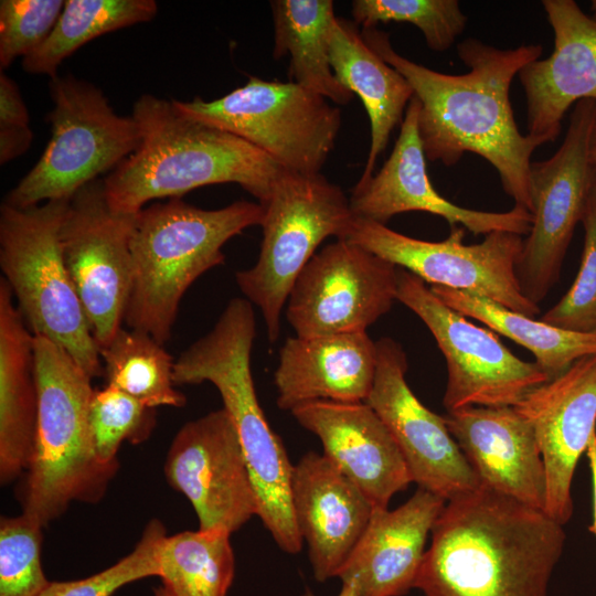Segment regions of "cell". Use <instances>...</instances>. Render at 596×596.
<instances>
[{"label":"cell","instance_id":"1","mask_svg":"<svg viewBox=\"0 0 596 596\" xmlns=\"http://www.w3.org/2000/svg\"><path fill=\"white\" fill-rule=\"evenodd\" d=\"M368 45L411 84L419 103L418 132L426 159L446 167L466 152L487 160L498 172L515 205L532 213L531 156L546 143L522 135L515 124L510 87L515 75L540 58L542 46L500 49L478 39L458 43L457 54L469 67L465 74H444L398 54L387 33L361 31Z\"/></svg>","mask_w":596,"mask_h":596},{"label":"cell","instance_id":"2","mask_svg":"<svg viewBox=\"0 0 596 596\" xmlns=\"http://www.w3.org/2000/svg\"><path fill=\"white\" fill-rule=\"evenodd\" d=\"M430 533L425 596H546L566 540L543 510L482 486L447 501Z\"/></svg>","mask_w":596,"mask_h":596},{"label":"cell","instance_id":"3","mask_svg":"<svg viewBox=\"0 0 596 596\" xmlns=\"http://www.w3.org/2000/svg\"><path fill=\"white\" fill-rule=\"evenodd\" d=\"M141 141L104 179L111 209L136 214L155 199L210 184L237 183L264 204L284 169L240 137L193 119L150 94L134 105Z\"/></svg>","mask_w":596,"mask_h":596},{"label":"cell","instance_id":"4","mask_svg":"<svg viewBox=\"0 0 596 596\" xmlns=\"http://www.w3.org/2000/svg\"><path fill=\"white\" fill-rule=\"evenodd\" d=\"M256 336L253 305L228 301L210 332L174 361V385L212 383L221 394L238 435L257 499V517L276 544L297 554L302 539L291 505L290 462L281 438L272 429L258 403L251 370Z\"/></svg>","mask_w":596,"mask_h":596},{"label":"cell","instance_id":"5","mask_svg":"<svg viewBox=\"0 0 596 596\" xmlns=\"http://www.w3.org/2000/svg\"><path fill=\"white\" fill-rule=\"evenodd\" d=\"M259 203L236 201L204 210L171 198L136 214L130 237L132 284L124 322L164 344L180 301L205 272L224 264L222 247L244 230L260 225Z\"/></svg>","mask_w":596,"mask_h":596},{"label":"cell","instance_id":"6","mask_svg":"<svg viewBox=\"0 0 596 596\" xmlns=\"http://www.w3.org/2000/svg\"><path fill=\"white\" fill-rule=\"evenodd\" d=\"M38 422L23 513L43 526L73 501L98 502L118 469L102 462L89 425L92 377L58 344L34 336Z\"/></svg>","mask_w":596,"mask_h":596},{"label":"cell","instance_id":"7","mask_svg":"<svg viewBox=\"0 0 596 596\" xmlns=\"http://www.w3.org/2000/svg\"><path fill=\"white\" fill-rule=\"evenodd\" d=\"M70 200L0 209V267L34 336L62 347L92 377L104 375L98 347L65 266L61 225Z\"/></svg>","mask_w":596,"mask_h":596},{"label":"cell","instance_id":"8","mask_svg":"<svg viewBox=\"0 0 596 596\" xmlns=\"http://www.w3.org/2000/svg\"><path fill=\"white\" fill-rule=\"evenodd\" d=\"M263 240L254 266L235 274L246 299L260 310L270 342L291 288L317 247L329 236L344 240L353 222L349 198L321 173L284 170L260 204Z\"/></svg>","mask_w":596,"mask_h":596},{"label":"cell","instance_id":"9","mask_svg":"<svg viewBox=\"0 0 596 596\" xmlns=\"http://www.w3.org/2000/svg\"><path fill=\"white\" fill-rule=\"evenodd\" d=\"M50 93L51 138L34 167L8 193L4 203L14 207L71 200L99 174L117 168L141 141L135 118L117 115L95 85L57 75Z\"/></svg>","mask_w":596,"mask_h":596},{"label":"cell","instance_id":"10","mask_svg":"<svg viewBox=\"0 0 596 596\" xmlns=\"http://www.w3.org/2000/svg\"><path fill=\"white\" fill-rule=\"evenodd\" d=\"M172 103L182 114L240 137L296 173H320L342 125L338 107L290 81L249 76L221 98Z\"/></svg>","mask_w":596,"mask_h":596},{"label":"cell","instance_id":"11","mask_svg":"<svg viewBox=\"0 0 596 596\" xmlns=\"http://www.w3.org/2000/svg\"><path fill=\"white\" fill-rule=\"evenodd\" d=\"M396 300L421 318L446 360L443 404L447 412L466 406H514L532 389L551 380L536 362L512 354L492 330L470 322L419 277L402 268L397 272Z\"/></svg>","mask_w":596,"mask_h":596},{"label":"cell","instance_id":"12","mask_svg":"<svg viewBox=\"0 0 596 596\" xmlns=\"http://www.w3.org/2000/svg\"><path fill=\"white\" fill-rule=\"evenodd\" d=\"M464 228L451 227L440 242L409 237L385 224L354 217L345 240L405 269L430 286L467 291L534 318L540 312L520 286L517 264L521 235L496 231L482 242L464 244Z\"/></svg>","mask_w":596,"mask_h":596},{"label":"cell","instance_id":"13","mask_svg":"<svg viewBox=\"0 0 596 596\" xmlns=\"http://www.w3.org/2000/svg\"><path fill=\"white\" fill-rule=\"evenodd\" d=\"M595 119V100L576 103L557 151L546 160L531 162L533 223L523 238L517 274L524 296L536 305L560 278L567 247L596 180L589 160Z\"/></svg>","mask_w":596,"mask_h":596},{"label":"cell","instance_id":"14","mask_svg":"<svg viewBox=\"0 0 596 596\" xmlns=\"http://www.w3.org/2000/svg\"><path fill=\"white\" fill-rule=\"evenodd\" d=\"M136 214L111 209L104 180L97 179L72 196L61 225L63 259L98 349L110 342L125 319Z\"/></svg>","mask_w":596,"mask_h":596},{"label":"cell","instance_id":"15","mask_svg":"<svg viewBox=\"0 0 596 596\" xmlns=\"http://www.w3.org/2000/svg\"><path fill=\"white\" fill-rule=\"evenodd\" d=\"M397 272L364 247L336 240L298 275L286 319L299 338L366 332L396 300Z\"/></svg>","mask_w":596,"mask_h":596},{"label":"cell","instance_id":"16","mask_svg":"<svg viewBox=\"0 0 596 596\" xmlns=\"http://www.w3.org/2000/svg\"><path fill=\"white\" fill-rule=\"evenodd\" d=\"M373 385L364 401L396 441L412 482L446 501L481 487L444 416L428 409L406 382L407 358L391 338L376 341Z\"/></svg>","mask_w":596,"mask_h":596},{"label":"cell","instance_id":"17","mask_svg":"<svg viewBox=\"0 0 596 596\" xmlns=\"http://www.w3.org/2000/svg\"><path fill=\"white\" fill-rule=\"evenodd\" d=\"M172 488L193 505L199 530L237 531L257 515V499L235 426L224 408L185 423L164 464Z\"/></svg>","mask_w":596,"mask_h":596},{"label":"cell","instance_id":"18","mask_svg":"<svg viewBox=\"0 0 596 596\" xmlns=\"http://www.w3.org/2000/svg\"><path fill=\"white\" fill-rule=\"evenodd\" d=\"M419 103L411 99L394 148L376 174L358 181L349 198L354 217L385 224L396 214L421 211L445 219L451 227L462 225L475 235L505 231L528 235L533 214L514 205L507 212L462 207L441 196L433 187L418 132Z\"/></svg>","mask_w":596,"mask_h":596},{"label":"cell","instance_id":"19","mask_svg":"<svg viewBox=\"0 0 596 596\" xmlns=\"http://www.w3.org/2000/svg\"><path fill=\"white\" fill-rule=\"evenodd\" d=\"M533 427L546 477L544 512L564 525L573 514L572 481L596 434V354L528 392L513 406Z\"/></svg>","mask_w":596,"mask_h":596},{"label":"cell","instance_id":"20","mask_svg":"<svg viewBox=\"0 0 596 596\" xmlns=\"http://www.w3.org/2000/svg\"><path fill=\"white\" fill-rule=\"evenodd\" d=\"M554 34V49L544 60L518 74L526 99L528 135L554 141L568 108L596 102V21L574 0H543Z\"/></svg>","mask_w":596,"mask_h":596},{"label":"cell","instance_id":"21","mask_svg":"<svg viewBox=\"0 0 596 596\" xmlns=\"http://www.w3.org/2000/svg\"><path fill=\"white\" fill-rule=\"evenodd\" d=\"M290 413L320 439L322 455L374 508H387L391 498L412 482L392 434L365 402L316 401Z\"/></svg>","mask_w":596,"mask_h":596},{"label":"cell","instance_id":"22","mask_svg":"<svg viewBox=\"0 0 596 596\" xmlns=\"http://www.w3.org/2000/svg\"><path fill=\"white\" fill-rule=\"evenodd\" d=\"M444 418L482 487L544 511L541 451L533 427L513 406H466Z\"/></svg>","mask_w":596,"mask_h":596},{"label":"cell","instance_id":"23","mask_svg":"<svg viewBox=\"0 0 596 596\" xmlns=\"http://www.w3.org/2000/svg\"><path fill=\"white\" fill-rule=\"evenodd\" d=\"M291 505L308 545L313 577H337L365 531L374 507L323 455L305 454L294 466Z\"/></svg>","mask_w":596,"mask_h":596},{"label":"cell","instance_id":"24","mask_svg":"<svg viewBox=\"0 0 596 596\" xmlns=\"http://www.w3.org/2000/svg\"><path fill=\"white\" fill-rule=\"evenodd\" d=\"M446 502L418 488L394 510L374 508L337 577L353 582L359 596H403L415 588L427 536Z\"/></svg>","mask_w":596,"mask_h":596},{"label":"cell","instance_id":"25","mask_svg":"<svg viewBox=\"0 0 596 596\" xmlns=\"http://www.w3.org/2000/svg\"><path fill=\"white\" fill-rule=\"evenodd\" d=\"M376 360V342L366 332L289 337L274 373L277 406L290 412L316 401L364 402Z\"/></svg>","mask_w":596,"mask_h":596},{"label":"cell","instance_id":"26","mask_svg":"<svg viewBox=\"0 0 596 596\" xmlns=\"http://www.w3.org/2000/svg\"><path fill=\"white\" fill-rule=\"evenodd\" d=\"M0 279V479L6 485L28 469L36 432L34 334Z\"/></svg>","mask_w":596,"mask_h":596},{"label":"cell","instance_id":"27","mask_svg":"<svg viewBox=\"0 0 596 596\" xmlns=\"http://www.w3.org/2000/svg\"><path fill=\"white\" fill-rule=\"evenodd\" d=\"M330 64L337 79L362 100L371 125V146L359 181L373 174L375 162L414 96L408 81L365 42L356 24L337 18L330 42Z\"/></svg>","mask_w":596,"mask_h":596},{"label":"cell","instance_id":"28","mask_svg":"<svg viewBox=\"0 0 596 596\" xmlns=\"http://www.w3.org/2000/svg\"><path fill=\"white\" fill-rule=\"evenodd\" d=\"M274 58L289 55L292 83L328 100L345 105L353 98L330 64V42L337 15L331 0H274Z\"/></svg>","mask_w":596,"mask_h":596},{"label":"cell","instance_id":"29","mask_svg":"<svg viewBox=\"0 0 596 596\" xmlns=\"http://www.w3.org/2000/svg\"><path fill=\"white\" fill-rule=\"evenodd\" d=\"M429 288L451 309L531 351L551 380L578 359L596 354V334L561 329L467 291L443 286Z\"/></svg>","mask_w":596,"mask_h":596},{"label":"cell","instance_id":"30","mask_svg":"<svg viewBox=\"0 0 596 596\" xmlns=\"http://www.w3.org/2000/svg\"><path fill=\"white\" fill-rule=\"evenodd\" d=\"M153 0H67L47 39L22 58L31 74L57 76L61 63L89 41L134 24L152 20Z\"/></svg>","mask_w":596,"mask_h":596},{"label":"cell","instance_id":"31","mask_svg":"<svg viewBox=\"0 0 596 596\" xmlns=\"http://www.w3.org/2000/svg\"><path fill=\"white\" fill-rule=\"evenodd\" d=\"M231 533L183 531L166 536L159 577L171 596H226L235 576Z\"/></svg>","mask_w":596,"mask_h":596},{"label":"cell","instance_id":"32","mask_svg":"<svg viewBox=\"0 0 596 596\" xmlns=\"http://www.w3.org/2000/svg\"><path fill=\"white\" fill-rule=\"evenodd\" d=\"M98 353L107 385L151 408L185 405V396L174 389L175 360L150 334L121 327Z\"/></svg>","mask_w":596,"mask_h":596},{"label":"cell","instance_id":"33","mask_svg":"<svg viewBox=\"0 0 596 596\" xmlns=\"http://www.w3.org/2000/svg\"><path fill=\"white\" fill-rule=\"evenodd\" d=\"M351 12L362 29L376 28L379 23H411L436 52L448 50L467 24L457 0H354Z\"/></svg>","mask_w":596,"mask_h":596},{"label":"cell","instance_id":"34","mask_svg":"<svg viewBox=\"0 0 596 596\" xmlns=\"http://www.w3.org/2000/svg\"><path fill=\"white\" fill-rule=\"evenodd\" d=\"M89 425L98 459L106 465H118L116 455L124 441L139 444L149 437L156 426V408L106 385L94 390Z\"/></svg>","mask_w":596,"mask_h":596},{"label":"cell","instance_id":"35","mask_svg":"<svg viewBox=\"0 0 596 596\" xmlns=\"http://www.w3.org/2000/svg\"><path fill=\"white\" fill-rule=\"evenodd\" d=\"M42 528L24 513L1 518L0 596H39L51 583L41 564Z\"/></svg>","mask_w":596,"mask_h":596},{"label":"cell","instance_id":"36","mask_svg":"<svg viewBox=\"0 0 596 596\" xmlns=\"http://www.w3.org/2000/svg\"><path fill=\"white\" fill-rule=\"evenodd\" d=\"M166 530L159 520H151L128 555L106 570L86 578L51 582L39 596H111L123 586L159 576V550Z\"/></svg>","mask_w":596,"mask_h":596},{"label":"cell","instance_id":"37","mask_svg":"<svg viewBox=\"0 0 596 596\" xmlns=\"http://www.w3.org/2000/svg\"><path fill=\"white\" fill-rule=\"evenodd\" d=\"M581 222L585 236L578 274L568 291L541 320L561 329L596 334V180Z\"/></svg>","mask_w":596,"mask_h":596},{"label":"cell","instance_id":"38","mask_svg":"<svg viewBox=\"0 0 596 596\" xmlns=\"http://www.w3.org/2000/svg\"><path fill=\"white\" fill-rule=\"evenodd\" d=\"M65 1H0V68L36 50L53 31Z\"/></svg>","mask_w":596,"mask_h":596},{"label":"cell","instance_id":"39","mask_svg":"<svg viewBox=\"0 0 596 596\" xmlns=\"http://www.w3.org/2000/svg\"><path fill=\"white\" fill-rule=\"evenodd\" d=\"M29 113L18 85L7 74H0V132L26 131Z\"/></svg>","mask_w":596,"mask_h":596},{"label":"cell","instance_id":"40","mask_svg":"<svg viewBox=\"0 0 596 596\" xmlns=\"http://www.w3.org/2000/svg\"><path fill=\"white\" fill-rule=\"evenodd\" d=\"M586 455L589 460V467L592 472L593 481V510H594V522L589 526V531L596 535V434L593 436L589 446L586 450Z\"/></svg>","mask_w":596,"mask_h":596},{"label":"cell","instance_id":"41","mask_svg":"<svg viewBox=\"0 0 596 596\" xmlns=\"http://www.w3.org/2000/svg\"><path fill=\"white\" fill-rule=\"evenodd\" d=\"M301 596H316V595L309 587H306ZM338 596H359L354 583L351 581L342 582V586Z\"/></svg>","mask_w":596,"mask_h":596},{"label":"cell","instance_id":"42","mask_svg":"<svg viewBox=\"0 0 596 596\" xmlns=\"http://www.w3.org/2000/svg\"><path fill=\"white\" fill-rule=\"evenodd\" d=\"M589 160L596 171V119L589 138Z\"/></svg>","mask_w":596,"mask_h":596},{"label":"cell","instance_id":"43","mask_svg":"<svg viewBox=\"0 0 596 596\" xmlns=\"http://www.w3.org/2000/svg\"><path fill=\"white\" fill-rule=\"evenodd\" d=\"M155 596H171L162 586L153 589Z\"/></svg>","mask_w":596,"mask_h":596},{"label":"cell","instance_id":"44","mask_svg":"<svg viewBox=\"0 0 596 596\" xmlns=\"http://www.w3.org/2000/svg\"><path fill=\"white\" fill-rule=\"evenodd\" d=\"M592 18L596 21V0L590 2Z\"/></svg>","mask_w":596,"mask_h":596}]
</instances>
